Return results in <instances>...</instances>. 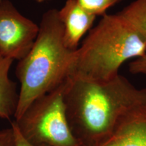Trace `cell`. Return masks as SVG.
I'll list each match as a JSON object with an SVG mask.
<instances>
[{
	"instance_id": "6da1fadb",
	"label": "cell",
	"mask_w": 146,
	"mask_h": 146,
	"mask_svg": "<svg viewBox=\"0 0 146 146\" xmlns=\"http://www.w3.org/2000/svg\"><path fill=\"white\" fill-rule=\"evenodd\" d=\"M69 126L80 146L104 141L133 111L146 105V89L119 74L98 81L72 73L64 85Z\"/></svg>"
},
{
	"instance_id": "7a4b0ae2",
	"label": "cell",
	"mask_w": 146,
	"mask_h": 146,
	"mask_svg": "<svg viewBox=\"0 0 146 146\" xmlns=\"http://www.w3.org/2000/svg\"><path fill=\"white\" fill-rule=\"evenodd\" d=\"M39 26L33 45L16 67L21 87L15 120L35 100L62 85L73 71L76 50L66 46L58 10L45 12Z\"/></svg>"
},
{
	"instance_id": "3957f363",
	"label": "cell",
	"mask_w": 146,
	"mask_h": 146,
	"mask_svg": "<svg viewBox=\"0 0 146 146\" xmlns=\"http://www.w3.org/2000/svg\"><path fill=\"white\" fill-rule=\"evenodd\" d=\"M146 52V40L124 18L117 14H104L91 29L75 53L72 73L98 81L119 74L127 60Z\"/></svg>"
},
{
	"instance_id": "277c9868",
	"label": "cell",
	"mask_w": 146,
	"mask_h": 146,
	"mask_svg": "<svg viewBox=\"0 0 146 146\" xmlns=\"http://www.w3.org/2000/svg\"><path fill=\"white\" fill-rule=\"evenodd\" d=\"M64 82L35 100L21 117L14 120L18 131L29 143L35 146H80L67 118L63 96Z\"/></svg>"
},
{
	"instance_id": "5b68a950",
	"label": "cell",
	"mask_w": 146,
	"mask_h": 146,
	"mask_svg": "<svg viewBox=\"0 0 146 146\" xmlns=\"http://www.w3.org/2000/svg\"><path fill=\"white\" fill-rule=\"evenodd\" d=\"M39 26L18 12L9 0L0 2V54L19 61L31 50Z\"/></svg>"
},
{
	"instance_id": "8992f818",
	"label": "cell",
	"mask_w": 146,
	"mask_h": 146,
	"mask_svg": "<svg viewBox=\"0 0 146 146\" xmlns=\"http://www.w3.org/2000/svg\"><path fill=\"white\" fill-rule=\"evenodd\" d=\"M58 16L63 25L64 43L71 50H77L81 39L91 30L97 17L84 10L76 0H66L58 10Z\"/></svg>"
},
{
	"instance_id": "52a82bcc",
	"label": "cell",
	"mask_w": 146,
	"mask_h": 146,
	"mask_svg": "<svg viewBox=\"0 0 146 146\" xmlns=\"http://www.w3.org/2000/svg\"><path fill=\"white\" fill-rule=\"evenodd\" d=\"M96 146H146V105L128 115L108 138Z\"/></svg>"
},
{
	"instance_id": "ba28073f",
	"label": "cell",
	"mask_w": 146,
	"mask_h": 146,
	"mask_svg": "<svg viewBox=\"0 0 146 146\" xmlns=\"http://www.w3.org/2000/svg\"><path fill=\"white\" fill-rule=\"evenodd\" d=\"M14 60L0 54V118L10 120L14 117L18 102L15 83L9 77Z\"/></svg>"
},
{
	"instance_id": "9c48e42d",
	"label": "cell",
	"mask_w": 146,
	"mask_h": 146,
	"mask_svg": "<svg viewBox=\"0 0 146 146\" xmlns=\"http://www.w3.org/2000/svg\"><path fill=\"white\" fill-rule=\"evenodd\" d=\"M118 14L146 40V0H135Z\"/></svg>"
},
{
	"instance_id": "30bf717a",
	"label": "cell",
	"mask_w": 146,
	"mask_h": 146,
	"mask_svg": "<svg viewBox=\"0 0 146 146\" xmlns=\"http://www.w3.org/2000/svg\"><path fill=\"white\" fill-rule=\"evenodd\" d=\"M76 2L89 13L94 16H104L108 9L121 0H76Z\"/></svg>"
},
{
	"instance_id": "8fae6325",
	"label": "cell",
	"mask_w": 146,
	"mask_h": 146,
	"mask_svg": "<svg viewBox=\"0 0 146 146\" xmlns=\"http://www.w3.org/2000/svg\"><path fill=\"white\" fill-rule=\"evenodd\" d=\"M129 72L133 74H141L146 75V52L139 57L134 59L129 66Z\"/></svg>"
},
{
	"instance_id": "7c38bea8",
	"label": "cell",
	"mask_w": 146,
	"mask_h": 146,
	"mask_svg": "<svg viewBox=\"0 0 146 146\" xmlns=\"http://www.w3.org/2000/svg\"><path fill=\"white\" fill-rule=\"evenodd\" d=\"M0 146H16L15 134L12 126L0 131Z\"/></svg>"
},
{
	"instance_id": "4fadbf2b",
	"label": "cell",
	"mask_w": 146,
	"mask_h": 146,
	"mask_svg": "<svg viewBox=\"0 0 146 146\" xmlns=\"http://www.w3.org/2000/svg\"><path fill=\"white\" fill-rule=\"evenodd\" d=\"M12 126L13 128L14 134H15V141H16V146H35L32 145V144L29 143L28 141L25 139V138L22 136V135L18 131L17 127H16L15 123L14 122L12 123ZM43 146H47V145H43Z\"/></svg>"
},
{
	"instance_id": "5bb4252c",
	"label": "cell",
	"mask_w": 146,
	"mask_h": 146,
	"mask_svg": "<svg viewBox=\"0 0 146 146\" xmlns=\"http://www.w3.org/2000/svg\"><path fill=\"white\" fill-rule=\"evenodd\" d=\"M34 1H36V2L42 3V2H45V1H50V0H34Z\"/></svg>"
},
{
	"instance_id": "9a60e30c",
	"label": "cell",
	"mask_w": 146,
	"mask_h": 146,
	"mask_svg": "<svg viewBox=\"0 0 146 146\" xmlns=\"http://www.w3.org/2000/svg\"><path fill=\"white\" fill-rule=\"evenodd\" d=\"M3 1V0H0V2H1V1Z\"/></svg>"
}]
</instances>
